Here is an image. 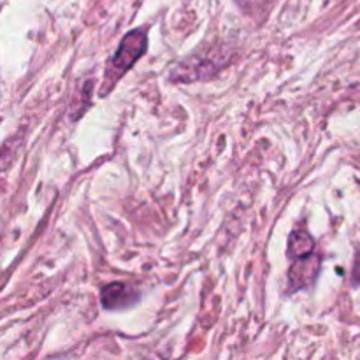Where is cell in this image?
Masks as SVG:
<instances>
[{
  "label": "cell",
  "instance_id": "3957f363",
  "mask_svg": "<svg viewBox=\"0 0 360 360\" xmlns=\"http://www.w3.org/2000/svg\"><path fill=\"white\" fill-rule=\"evenodd\" d=\"M320 262L315 255L302 257V259H295L292 264L290 271H288V280H290V288L299 290L302 287H308L315 281L316 274H319Z\"/></svg>",
  "mask_w": 360,
  "mask_h": 360
},
{
  "label": "cell",
  "instance_id": "7a4b0ae2",
  "mask_svg": "<svg viewBox=\"0 0 360 360\" xmlns=\"http://www.w3.org/2000/svg\"><path fill=\"white\" fill-rule=\"evenodd\" d=\"M139 292L127 283H109L102 288L101 302L108 311H118V309H127L139 301Z\"/></svg>",
  "mask_w": 360,
  "mask_h": 360
},
{
  "label": "cell",
  "instance_id": "6da1fadb",
  "mask_svg": "<svg viewBox=\"0 0 360 360\" xmlns=\"http://www.w3.org/2000/svg\"><path fill=\"white\" fill-rule=\"evenodd\" d=\"M148 48V37L143 30H132L122 39L115 56H112V69L118 72H127L141 56L144 55Z\"/></svg>",
  "mask_w": 360,
  "mask_h": 360
},
{
  "label": "cell",
  "instance_id": "277c9868",
  "mask_svg": "<svg viewBox=\"0 0 360 360\" xmlns=\"http://www.w3.org/2000/svg\"><path fill=\"white\" fill-rule=\"evenodd\" d=\"M315 252V239L306 231H295L288 238V257L290 259H302Z\"/></svg>",
  "mask_w": 360,
  "mask_h": 360
}]
</instances>
